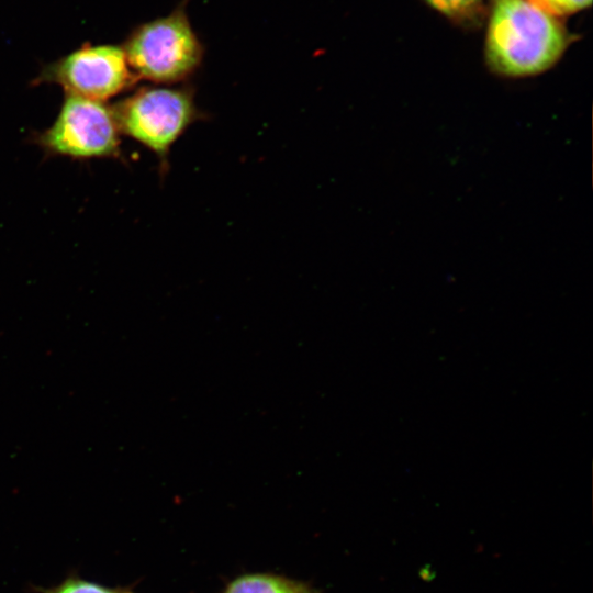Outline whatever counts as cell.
I'll return each instance as SVG.
<instances>
[{"label": "cell", "instance_id": "obj_2", "mask_svg": "<svg viewBox=\"0 0 593 593\" xmlns=\"http://www.w3.org/2000/svg\"><path fill=\"white\" fill-rule=\"evenodd\" d=\"M135 76L155 85L186 83L198 71L204 46L184 3L168 15L137 25L122 45Z\"/></svg>", "mask_w": 593, "mask_h": 593}, {"label": "cell", "instance_id": "obj_9", "mask_svg": "<svg viewBox=\"0 0 593 593\" xmlns=\"http://www.w3.org/2000/svg\"><path fill=\"white\" fill-rule=\"evenodd\" d=\"M549 13L559 16L575 13L589 7L592 0H532Z\"/></svg>", "mask_w": 593, "mask_h": 593}, {"label": "cell", "instance_id": "obj_3", "mask_svg": "<svg viewBox=\"0 0 593 593\" xmlns=\"http://www.w3.org/2000/svg\"><path fill=\"white\" fill-rule=\"evenodd\" d=\"M188 82L178 87L147 86L112 105L121 134L138 142L156 155L160 172L168 169L174 144L206 114L195 102Z\"/></svg>", "mask_w": 593, "mask_h": 593}, {"label": "cell", "instance_id": "obj_6", "mask_svg": "<svg viewBox=\"0 0 593 593\" xmlns=\"http://www.w3.org/2000/svg\"><path fill=\"white\" fill-rule=\"evenodd\" d=\"M224 593H314L304 583L270 574H248L234 580Z\"/></svg>", "mask_w": 593, "mask_h": 593}, {"label": "cell", "instance_id": "obj_5", "mask_svg": "<svg viewBox=\"0 0 593 593\" xmlns=\"http://www.w3.org/2000/svg\"><path fill=\"white\" fill-rule=\"evenodd\" d=\"M137 81L122 46L100 44L83 45L45 65L34 83H55L67 94L105 101L132 89Z\"/></svg>", "mask_w": 593, "mask_h": 593}, {"label": "cell", "instance_id": "obj_1", "mask_svg": "<svg viewBox=\"0 0 593 593\" xmlns=\"http://www.w3.org/2000/svg\"><path fill=\"white\" fill-rule=\"evenodd\" d=\"M571 37L558 16L532 0H491L484 58L504 78H527L552 68Z\"/></svg>", "mask_w": 593, "mask_h": 593}, {"label": "cell", "instance_id": "obj_4", "mask_svg": "<svg viewBox=\"0 0 593 593\" xmlns=\"http://www.w3.org/2000/svg\"><path fill=\"white\" fill-rule=\"evenodd\" d=\"M121 135L112 107L65 93L55 121L34 142L48 155L116 158L121 155Z\"/></svg>", "mask_w": 593, "mask_h": 593}, {"label": "cell", "instance_id": "obj_8", "mask_svg": "<svg viewBox=\"0 0 593 593\" xmlns=\"http://www.w3.org/2000/svg\"><path fill=\"white\" fill-rule=\"evenodd\" d=\"M49 593H132L119 589L105 588L92 582L79 579H69L55 588Z\"/></svg>", "mask_w": 593, "mask_h": 593}, {"label": "cell", "instance_id": "obj_7", "mask_svg": "<svg viewBox=\"0 0 593 593\" xmlns=\"http://www.w3.org/2000/svg\"><path fill=\"white\" fill-rule=\"evenodd\" d=\"M454 22L470 24L483 13V0H424Z\"/></svg>", "mask_w": 593, "mask_h": 593}]
</instances>
